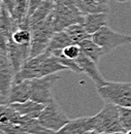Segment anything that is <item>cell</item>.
<instances>
[{"label": "cell", "instance_id": "8992f818", "mask_svg": "<svg viewBox=\"0 0 131 134\" xmlns=\"http://www.w3.org/2000/svg\"><path fill=\"white\" fill-rule=\"evenodd\" d=\"M55 33L53 24H52V15L47 21L42 24L31 29V42H30V56L29 58L36 57L45 53L51 38Z\"/></svg>", "mask_w": 131, "mask_h": 134}, {"label": "cell", "instance_id": "83f0119b", "mask_svg": "<svg viewBox=\"0 0 131 134\" xmlns=\"http://www.w3.org/2000/svg\"><path fill=\"white\" fill-rule=\"evenodd\" d=\"M0 104H7V99L5 97H0Z\"/></svg>", "mask_w": 131, "mask_h": 134}, {"label": "cell", "instance_id": "f546056e", "mask_svg": "<svg viewBox=\"0 0 131 134\" xmlns=\"http://www.w3.org/2000/svg\"><path fill=\"white\" fill-rule=\"evenodd\" d=\"M84 134H103V133H99V132L95 131V130H91V131H88V132H86V133Z\"/></svg>", "mask_w": 131, "mask_h": 134}, {"label": "cell", "instance_id": "8fae6325", "mask_svg": "<svg viewBox=\"0 0 131 134\" xmlns=\"http://www.w3.org/2000/svg\"><path fill=\"white\" fill-rule=\"evenodd\" d=\"M14 76L15 71L7 54H2L0 56V94L6 99L14 82Z\"/></svg>", "mask_w": 131, "mask_h": 134}, {"label": "cell", "instance_id": "d6a6232c", "mask_svg": "<svg viewBox=\"0 0 131 134\" xmlns=\"http://www.w3.org/2000/svg\"><path fill=\"white\" fill-rule=\"evenodd\" d=\"M0 134H7V133H6V132H4V131H3V130L0 128Z\"/></svg>", "mask_w": 131, "mask_h": 134}, {"label": "cell", "instance_id": "8d00e7d4", "mask_svg": "<svg viewBox=\"0 0 131 134\" xmlns=\"http://www.w3.org/2000/svg\"><path fill=\"white\" fill-rule=\"evenodd\" d=\"M0 97H3V96H2V95H1V94H0Z\"/></svg>", "mask_w": 131, "mask_h": 134}, {"label": "cell", "instance_id": "2e32d148", "mask_svg": "<svg viewBox=\"0 0 131 134\" xmlns=\"http://www.w3.org/2000/svg\"><path fill=\"white\" fill-rule=\"evenodd\" d=\"M108 14L107 13H94V14H87L85 15L83 25L87 32L92 35L95 32L100 30L102 27L106 26L107 24Z\"/></svg>", "mask_w": 131, "mask_h": 134}, {"label": "cell", "instance_id": "44dd1931", "mask_svg": "<svg viewBox=\"0 0 131 134\" xmlns=\"http://www.w3.org/2000/svg\"><path fill=\"white\" fill-rule=\"evenodd\" d=\"M72 43H73L72 40L70 39V37L68 36V34L66 33L64 30L58 31V32H55L53 37L51 38L46 52L52 53L54 51L63 50L67 46H70Z\"/></svg>", "mask_w": 131, "mask_h": 134}, {"label": "cell", "instance_id": "d6986e66", "mask_svg": "<svg viewBox=\"0 0 131 134\" xmlns=\"http://www.w3.org/2000/svg\"><path fill=\"white\" fill-rule=\"evenodd\" d=\"M75 6L84 15L94 13H108L110 7L107 4H101L95 0H73Z\"/></svg>", "mask_w": 131, "mask_h": 134}, {"label": "cell", "instance_id": "1f68e13d", "mask_svg": "<svg viewBox=\"0 0 131 134\" xmlns=\"http://www.w3.org/2000/svg\"><path fill=\"white\" fill-rule=\"evenodd\" d=\"M105 134H124V132H114V133H105Z\"/></svg>", "mask_w": 131, "mask_h": 134}, {"label": "cell", "instance_id": "e0dca14e", "mask_svg": "<svg viewBox=\"0 0 131 134\" xmlns=\"http://www.w3.org/2000/svg\"><path fill=\"white\" fill-rule=\"evenodd\" d=\"M55 7V1L54 0H45L37 9L29 17L30 22V28L32 29L34 27L42 24L45 21H47L49 17L52 15Z\"/></svg>", "mask_w": 131, "mask_h": 134}, {"label": "cell", "instance_id": "ffe728a7", "mask_svg": "<svg viewBox=\"0 0 131 134\" xmlns=\"http://www.w3.org/2000/svg\"><path fill=\"white\" fill-rule=\"evenodd\" d=\"M20 125L24 127V129L28 134H55L54 131L50 130L48 128H46L43 125H41L38 119L22 116Z\"/></svg>", "mask_w": 131, "mask_h": 134}, {"label": "cell", "instance_id": "e575fe53", "mask_svg": "<svg viewBox=\"0 0 131 134\" xmlns=\"http://www.w3.org/2000/svg\"><path fill=\"white\" fill-rule=\"evenodd\" d=\"M1 6H2V1L0 0V10H1Z\"/></svg>", "mask_w": 131, "mask_h": 134}, {"label": "cell", "instance_id": "7c38bea8", "mask_svg": "<svg viewBox=\"0 0 131 134\" xmlns=\"http://www.w3.org/2000/svg\"><path fill=\"white\" fill-rule=\"evenodd\" d=\"M91 130H94V116L69 120L55 134H84Z\"/></svg>", "mask_w": 131, "mask_h": 134}, {"label": "cell", "instance_id": "5bb4252c", "mask_svg": "<svg viewBox=\"0 0 131 134\" xmlns=\"http://www.w3.org/2000/svg\"><path fill=\"white\" fill-rule=\"evenodd\" d=\"M9 105L19 115L28 118H34V119H38L39 115L41 114L42 109L46 106V104H43V103H38L36 101L30 100V99L24 101V102L10 103Z\"/></svg>", "mask_w": 131, "mask_h": 134}, {"label": "cell", "instance_id": "ac0fdd59", "mask_svg": "<svg viewBox=\"0 0 131 134\" xmlns=\"http://www.w3.org/2000/svg\"><path fill=\"white\" fill-rule=\"evenodd\" d=\"M79 46L81 48L82 53H84L87 57H89L90 59H92L97 64H98V62L100 61V59L102 58V56L105 55L104 51L102 50L91 37H89V38H87V39L81 41L79 43Z\"/></svg>", "mask_w": 131, "mask_h": 134}, {"label": "cell", "instance_id": "9a60e30c", "mask_svg": "<svg viewBox=\"0 0 131 134\" xmlns=\"http://www.w3.org/2000/svg\"><path fill=\"white\" fill-rule=\"evenodd\" d=\"M30 99V83L29 80L23 81L20 83H13L8 96H7V104L24 102Z\"/></svg>", "mask_w": 131, "mask_h": 134}, {"label": "cell", "instance_id": "4316f807", "mask_svg": "<svg viewBox=\"0 0 131 134\" xmlns=\"http://www.w3.org/2000/svg\"><path fill=\"white\" fill-rule=\"evenodd\" d=\"M45 0H29V10H28V17H30L33 13L37 9V7L43 2Z\"/></svg>", "mask_w": 131, "mask_h": 134}, {"label": "cell", "instance_id": "52a82bcc", "mask_svg": "<svg viewBox=\"0 0 131 134\" xmlns=\"http://www.w3.org/2000/svg\"><path fill=\"white\" fill-rule=\"evenodd\" d=\"M91 38L104 51L105 55L112 53L117 48L131 43V35L115 32L107 25L91 35Z\"/></svg>", "mask_w": 131, "mask_h": 134}, {"label": "cell", "instance_id": "d590c367", "mask_svg": "<svg viewBox=\"0 0 131 134\" xmlns=\"http://www.w3.org/2000/svg\"><path fill=\"white\" fill-rule=\"evenodd\" d=\"M2 54H4V53H2V52H1V50H0V56H1Z\"/></svg>", "mask_w": 131, "mask_h": 134}, {"label": "cell", "instance_id": "277c9868", "mask_svg": "<svg viewBox=\"0 0 131 134\" xmlns=\"http://www.w3.org/2000/svg\"><path fill=\"white\" fill-rule=\"evenodd\" d=\"M84 18L85 15L80 12L75 4L55 2V7L52 13V24L55 32L62 31L72 24H83Z\"/></svg>", "mask_w": 131, "mask_h": 134}, {"label": "cell", "instance_id": "3957f363", "mask_svg": "<svg viewBox=\"0 0 131 134\" xmlns=\"http://www.w3.org/2000/svg\"><path fill=\"white\" fill-rule=\"evenodd\" d=\"M94 130L103 134L125 132L120 120L119 106L112 103H104L102 109L94 116Z\"/></svg>", "mask_w": 131, "mask_h": 134}, {"label": "cell", "instance_id": "603a6c76", "mask_svg": "<svg viewBox=\"0 0 131 134\" xmlns=\"http://www.w3.org/2000/svg\"><path fill=\"white\" fill-rule=\"evenodd\" d=\"M64 31L68 34V36L70 37L72 42L75 44H79L81 41L91 37V35L87 32L84 25L81 23H77V24H72V25L68 26L67 28L64 29Z\"/></svg>", "mask_w": 131, "mask_h": 134}, {"label": "cell", "instance_id": "9c48e42d", "mask_svg": "<svg viewBox=\"0 0 131 134\" xmlns=\"http://www.w3.org/2000/svg\"><path fill=\"white\" fill-rule=\"evenodd\" d=\"M14 27H15L14 20L8 9L2 3L0 10V50L4 54H7V48L13 34Z\"/></svg>", "mask_w": 131, "mask_h": 134}, {"label": "cell", "instance_id": "d4e9b609", "mask_svg": "<svg viewBox=\"0 0 131 134\" xmlns=\"http://www.w3.org/2000/svg\"><path fill=\"white\" fill-rule=\"evenodd\" d=\"M63 55L65 56L66 58L68 59H71V60H77L78 57L81 55L82 51L79 44H75V43H72L70 46H67L66 48H64L62 50Z\"/></svg>", "mask_w": 131, "mask_h": 134}, {"label": "cell", "instance_id": "4fadbf2b", "mask_svg": "<svg viewBox=\"0 0 131 134\" xmlns=\"http://www.w3.org/2000/svg\"><path fill=\"white\" fill-rule=\"evenodd\" d=\"M7 56L13 65L15 74L20 70L24 62L29 59L30 56V46H20L9 40L7 48Z\"/></svg>", "mask_w": 131, "mask_h": 134}, {"label": "cell", "instance_id": "ba28073f", "mask_svg": "<svg viewBox=\"0 0 131 134\" xmlns=\"http://www.w3.org/2000/svg\"><path fill=\"white\" fill-rule=\"evenodd\" d=\"M38 121L46 128L57 132L69 121V119L62 110L58 102L54 99L50 103L46 104L45 108L38 117Z\"/></svg>", "mask_w": 131, "mask_h": 134}, {"label": "cell", "instance_id": "30bf717a", "mask_svg": "<svg viewBox=\"0 0 131 134\" xmlns=\"http://www.w3.org/2000/svg\"><path fill=\"white\" fill-rule=\"evenodd\" d=\"M75 61L79 64V66L81 67L83 73H85L88 77H90L93 81L96 88L102 87L107 83V81L100 73L98 67H97V63L94 62L89 57H87L84 53H81V55L78 57Z\"/></svg>", "mask_w": 131, "mask_h": 134}, {"label": "cell", "instance_id": "7402d4cb", "mask_svg": "<svg viewBox=\"0 0 131 134\" xmlns=\"http://www.w3.org/2000/svg\"><path fill=\"white\" fill-rule=\"evenodd\" d=\"M29 0H16L12 12L9 13L15 24L19 25L28 18Z\"/></svg>", "mask_w": 131, "mask_h": 134}, {"label": "cell", "instance_id": "cb8c5ba5", "mask_svg": "<svg viewBox=\"0 0 131 134\" xmlns=\"http://www.w3.org/2000/svg\"><path fill=\"white\" fill-rule=\"evenodd\" d=\"M120 120L125 131L131 130V107H120Z\"/></svg>", "mask_w": 131, "mask_h": 134}, {"label": "cell", "instance_id": "7a4b0ae2", "mask_svg": "<svg viewBox=\"0 0 131 134\" xmlns=\"http://www.w3.org/2000/svg\"><path fill=\"white\" fill-rule=\"evenodd\" d=\"M104 103H112L120 107H131V84L108 82L96 88Z\"/></svg>", "mask_w": 131, "mask_h": 134}, {"label": "cell", "instance_id": "4dcf8cb0", "mask_svg": "<svg viewBox=\"0 0 131 134\" xmlns=\"http://www.w3.org/2000/svg\"><path fill=\"white\" fill-rule=\"evenodd\" d=\"M114 1H116L117 3H125V2H127L128 0H114Z\"/></svg>", "mask_w": 131, "mask_h": 134}, {"label": "cell", "instance_id": "6da1fadb", "mask_svg": "<svg viewBox=\"0 0 131 134\" xmlns=\"http://www.w3.org/2000/svg\"><path fill=\"white\" fill-rule=\"evenodd\" d=\"M63 70H68V68L61 64L57 57L52 53L45 52L36 57L27 59L15 74L13 83L38 79Z\"/></svg>", "mask_w": 131, "mask_h": 134}, {"label": "cell", "instance_id": "484cf974", "mask_svg": "<svg viewBox=\"0 0 131 134\" xmlns=\"http://www.w3.org/2000/svg\"><path fill=\"white\" fill-rule=\"evenodd\" d=\"M0 128L7 134H28L24 129V127L20 124H15V123L4 124V125H0Z\"/></svg>", "mask_w": 131, "mask_h": 134}, {"label": "cell", "instance_id": "f1b7e54d", "mask_svg": "<svg viewBox=\"0 0 131 134\" xmlns=\"http://www.w3.org/2000/svg\"><path fill=\"white\" fill-rule=\"evenodd\" d=\"M95 1H97V2L101 3V4H108V1L110 0H95Z\"/></svg>", "mask_w": 131, "mask_h": 134}, {"label": "cell", "instance_id": "5b68a950", "mask_svg": "<svg viewBox=\"0 0 131 134\" xmlns=\"http://www.w3.org/2000/svg\"><path fill=\"white\" fill-rule=\"evenodd\" d=\"M60 79V75L54 73L47 76L29 80L30 83V100L38 103L48 104L54 100L53 88L56 82Z\"/></svg>", "mask_w": 131, "mask_h": 134}, {"label": "cell", "instance_id": "836d02e7", "mask_svg": "<svg viewBox=\"0 0 131 134\" xmlns=\"http://www.w3.org/2000/svg\"><path fill=\"white\" fill-rule=\"evenodd\" d=\"M124 134H131V130H128V131H125Z\"/></svg>", "mask_w": 131, "mask_h": 134}]
</instances>
